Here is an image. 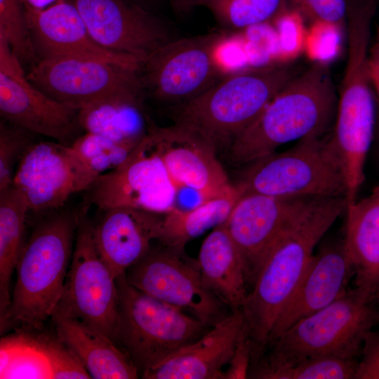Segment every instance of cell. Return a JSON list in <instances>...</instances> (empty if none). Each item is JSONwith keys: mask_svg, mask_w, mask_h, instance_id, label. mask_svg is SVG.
Here are the masks:
<instances>
[{"mask_svg": "<svg viewBox=\"0 0 379 379\" xmlns=\"http://www.w3.org/2000/svg\"><path fill=\"white\" fill-rule=\"evenodd\" d=\"M378 312L377 300L357 288L350 289L253 352L248 378L308 357L357 359L366 335L378 324Z\"/></svg>", "mask_w": 379, "mask_h": 379, "instance_id": "3957f363", "label": "cell"}, {"mask_svg": "<svg viewBox=\"0 0 379 379\" xmlns=\"http://www.w3.org/2000/svg\"><path fill=\"white\" fill-rule=\"evenodd\" d=\"M98 177L71 146L41 141L32 143L22 157L13 186L29 211L42 212L62 207L72 194L88 190Z\"/></svg>", "mask_w": 379, "mask_h": 379, "instance_id": "9a60e30c", "label": "cell"}, {"mask_svg": "<svg viewBox=\"0 0 379 379\" xmlns=\"http://www.w3.org/2000/svg\"><path fill=\"white\" fill-rule=\"evenodd\" d=\"M244 323L241 310L232 312L196 340L142 373L145 379H222Z\"/></svg>", "mask_w": 379, "mask_h": 379, "instance_id": "7402d4cb", "label": "cell"}, {"mask_svg": "<svg viewBox=\"0 0 379 379\" xmlns=\"http://www.w3.org/2000/svg\"><path fill=\"white\" fill-rule=\"evenodd\" d=\"M18 331L0 340V378H91L73 352L56 336Z\"/></svg>", "mask_w": 379, "mask_h": 379, "instance_id": "44dd1931", "label": "cell"}, {"mask_svg": "<svg viewBox=\"0 0 379 379\" xmlns=\"http://www.w3.org/2000/svg\"><path fill=\"white\" fill-rule=\"evenodd\" d=\"M354 379H379V328L366 335Z\"/></svg>", "mask_w": 379, "mask_h": 379, "instance_id": "74e56055", "label": "cell"}, {"mask_svg": "<svg viewBox=\"0 0 379 379\" xmlns=\"http://www.w3.org/2000/svg\"><path fill=\"white\" fill-rule=\"evenodd\" d=\"M345 244L354 270V288L379 300V184L346 205Z\"/></svg>", "mask_w": 379, "mask_h": 379, "instance_id": "cb8c5ba5", "label": "cell"}, {"mask_svg": "<svg viewBox=\"0 0 379 379\" xmlns=\"http://www.w3.org/2000/svg\"><path fill=\"white\" fill-rule=\"evenodd\" d=\"M52 99L77 110L119 98H143L140 71L86 57L41 60L26 74Z\"/></svg>", "mask_w": 379, "mask_h": 379, "instance_id": "9c48e42d", "label": "cell"}, {"mask_svg": "<svg viewBox=\"0 0 379 379\" xmlns=\"http://www.w3.org/2000/svg\"><path fill=\"white\" fill-rule=\"evenodd\" d=\"M78 118L84 132L136 145L147 134L149 125L139 98L100 101L79 109Z\"/></svg>", "mask_w": 379, "mask_h": 379, "instance_id": "4316f807", "label": "cell"}, {"mask_svg": "<svg viewBox=\"0 0 379 379\" xmlns=\"http://www.w3.org/2000/svg\"><path fill=\"white\" fill-rule=\"evenodd\" d=\"M338 97L325 64L294 77L230 145L231 158L249 164L286 143L331 132Z\"/></svg>", "mask_w": 379, "mask_h": 379, "instance_id": "7a4b0ae2", "label": "cell"}, {"mask_svg": "<svg viewBox=\"0 0 379 379\" xmlns=\"http://www.w3.org/2000/svg\"><path fill=\"white\" fill-rule=\"evenodd\" d=\"M367 55V69L375 102L379 109V26H377Z\"/></svg>", "mask_w": 379, "mask_h": 379, "instance_id": "ab89813d", "label": "cell"}, {"mask_svg": "<svg viewBox=\"0 0 379 379\" xmlns=\"http://www.w3.org/2000/svg\"><path fill=\"white\" fill-rule=\"evenodd\" d=\"M253 350V342L243 326L227 367L223 371L222 379L248 378Z\"/></svg>", "mask_w": 379, "mask_h": 379, "instance_id": "f35d334b", "label": "cell"}, {"mask_svg": "<svg viewBox=\"0 0 379 379\" xmlns=\"http://www.w3.org/2000/svg\"><path fill=\"white\" fill-rule=\"evenodd\" d=\"M200 0H171L173 7L179 13H187L197 7Z\"/></svg>", "mask_w": 379, "mask_h": 379, "instance_id": "b9f144b4", "label": "cell"}, {"mask_svg": "<svg viewBox=\"0 0 379 379\" xmlns=\"http://www.w3.org/2000/svg\"><path fill=\"white\" fill-rule=\"evenodd\" d=\"M79 110L43 93L27 78L23 65L0 33V114L3 119L71 146L84 131Z\"/></svg>", "mask_w": 379, "mask_h": 379, "instance_id": "4fadbf2b", "label": "cell"}, {"mask_svg": "<svg viewBox=\"0 0 379 379\" xmlns=\"http://www.w3.org/2000/svg\"><path fill=\"white\" fill-rule=\"evenodd\" d=\"M273 20L278 43L277 59L288 61L295 58L305 49L307 31L303 17L297 11L286 8Z\"/></svg>", "mask_w": 379, "mask_h": 379, "instance_id": "e575fe53", "label": "cell"}, {"mask_svg": "<svg viewBox=\"0 0 379 379\" xmlns=\"http://www.w3.org/2000/svg\"><path fill=\"white\" fill-rule=\"evenodd\" d=\"M378 305H379V300H378ZM378 325H379V312H378Z\"/></svg>", "mask_w": 379, "mask_h": 379, "instance_id": "7bdbcfd3", "label": "cell"}, {"mask_svg": "<svg viewBox=\"0 0 379 379\" xmlns=\"http://www.w3.org/2000/svg\"><path fill=\"white\" fill-rule=\"evenodd\" d=\"M286 67H262L223 77L177 107L175 122L194 129L216 147L232 143L294 77Z\"/></svg>", "mask_w": 379, "mask_h": 379, "instance_id": "5b68a950", "label": "cell"}, {"mask_svg": "<svg viewBox=\"0 0 379 379\" xmlns=\"http://www.w3.org/2000/svg\"><path fill=\"white\" fill-rule=\"evenodd\" d=\"M357 362L335 356L308 357L265 370L255 379H354Z\"/></svg>", "mask_w": 379, "mask_h": 379, "instance_id": "4dcf8cb0", "label": "cell"}, {"mask_svg": "<svg viewBox=\"0 0 379 379\" xmlns=\"http://www.w3.org/2000/svg\"><path fill=\"white\" fill-rule=\"evenodd\" d=\"M178 194L148 133L117 169L100 175L89 189L101 210L131 207L159 214L175 208Z\"/></svg>", "mask_w": 379, "mask_h": 379, "instance_id": "5bb4252c", "label": "cell"}, {"mask_svg": "<svg viewBox=\"0 0 379 379\" xmlns=\"http://www.w3.org/2000/svg\"><path fill=\"white\" fill-rule=\"evenodd\" d=\"M197 260L207 288L231 312L241 310L249 292L245 265L225 222L204 240Z\"/></svg>", "mask_w": 379, "mask_h": 379, "instance_id": "484cf974", "label": "cell"}, {"mask_svg": "<svg viewBox=\"0 0 379 379\" xmlns=\"http://www.w3.org/2000/svg\"><path fill=\"white\" fill-rule=\"evenodd\" d=\"M127 281L143 293L180 309L213 327L230 313L205 285L197 260L184 250L161 244L125 274Z\"/></svg>", "mask_w": 379, "mask_h": 379, "instance_id": "7c38bea8", "label": "cell"}, {"mask_svg": "<svg viewBox=\"0 0 379 379\" xmlns=\"http://www.w3.org/2000/svg\"><path fill=\"white\" fill-rule=\"evenodd\" d=\"M243 192L236 185L220 195L187 209L175 208L164 214L158 241L184 250L192 239L225 222Z\"/></svg>", "mask_w": 379, "mask_h": 379, "instance_id": "83f0119b", "label": "cell"}, {"mask_svg": "<svg viewBox=\"0 0 379 379\" xmlns=\"http://www.w3.org/2000/svg\"><path fill=\"white\" fill-rule=\"evenodd\" d=\"M54 313L77 319L116 342L119 317L117 279L100 258L93 224L87 220H79L65 284Z\"/></svg>", "mask_w": 379, "mask_h": 379, "instance_id": "8fae6325", "label": "cell"}, {"mask_svg": "<svg viewBox=\"0 0 379 379\" xmlns=\"http://www.w3.org/2000/svg\"><path fill=\"white\" fill-rule=\"evenodd\" d=\"M119 317L116 343L142 373L211 327L184 311L154 298L117 278Z\"/></svg>", "mask_w": 379, "mask_h": 379, "instance_id": "52a82bcc", "label": "cell"}, {"mask_svg": "<svg viewBox=\"0 0 379 379\" xmlns=\"http://www.w3.org/2000/svg\"><path fill=\"white\" fill-rule=\"evenodd\" d=\"M314 198H285L243 194L225 223L243 256L252 287L271 248L307 210Z\"/></svg>", "mask_w": 379, "mask_h": 379, "instance_id": "2e32d148", "label": "cell"}, {"mask_svg": "<svg viewBox=\"0 0 379 379\" xmlns=\"http://www.w3.org/2000/svg\"><path fill=\"white\" fill-rule=\"evenodd\" d=\"M354 277L353 264L344 239L323 244L313 254L266 345L295 322L344 295Z\"/></svg>", "mask_w": 379, "mask_h": 379, "instance_id": "ffe728a7", "label": "cell"}, {"mask_svg": "<svg viewBox=\"0 0 379 379\" xmlns=\"http://www.w3.org/2000/svg\"><path fill=\"white\" fill-rule=\"evenodd\" d=\"M236 185L243 194L285 198H345L347 190L331 133L305 138L286 151L249 163Z\"/></svg>", "mask_w": 379, "mask_h": 379, "instance_id": "8992f818", "label": "cell"}, {"mask_svg": "<svg viewBox=\"0 0 379 379\" xmlns=\"http://www.w3.org/2000/svg\"><path fill=\"white\" fill-rule=\"evenodd\" d=\"M287 2L312 23L322 22L343 27L348 13L345 0H287Z\"/></svg>", "mask_w": 379, "mask_h": 379, "instance_id": "8d00e7d4", "label": "cell"}, {"mask_svg": "<svg viewBox=\"0 0 379 379\" xmlns=\"http://www.w3.org/2000/svg\"><path fill=\"white\" fill-rule=\"evenodd\" d=\"M102 211L99 221L93 225V240L117 279L148 253L153 241H158L164 214L124 206Z\"/></svg>", "mask_w": 379, "mask_h": 379, "instance_id": "603a6c76", "label": "cell"}, {"mask_svg": "<svg viewBox=\"0 0 379 379\" xmlns=\"http://www.w3.org/2000/svg\"><path fill=\"white\" fill-rule=\"evenodd\" d=\"M375 99L367 69V49L348 48V57L331 132L346 182V204L357 199L365 180L364 166L373 138Z\"/></svg>", "mask_w": 379, "mask_h": 379, "instance_id": "ba28073f", "label": "cell"}, {"mask_svg": "<svg viewBox=\"0 0 379 379\" xmlns=\"http://www.w3.org/2000/svg\"><path fill=\"white\" fill-rule=\"evenodd\" d=\"M342 27L322 22H313L307 31L305 49L309 58L314 62L326 65L340 53Z\"/></svg>", "mask_w": 379, "mask_h": 379, "instance_id": "d590c367", "label": "cell"}, {"mask_svg": "<svg viewBox=\"0 0 379 379\" xmlns=\"http://www.w3.org/2000/svg\"><path fill=\"white\" fill-rule=\"evenodd\" d=\"M62 0H21L24 8L43 10Z\"/></svg>", "mask_w": 379, "mask_h": 379, "instance_id": "60d3db41", "label": "cell"}, {"mask_svg": "<svg viewBox=\"0 0 379 379\" xmlns=\"http://www.w3.org/2000/svg\"><path fill=\"white\" fill-rule=\"evenodd\" d=\"M58 337L77 357L91 378L134 379L138 369L115 341L82 321L54 313Z\"/></svg>", "mask_w": 379, "mask_h": 379, "instance_id": "d4e9b609", "label": "cell"}, {"mask_svg": "<svg viewBox=\"0 0 379 379\" xmlns=\"http://www.w3.org/2000/svg\"><path fill=\"white\" fill-rule=\"evenodd\" d=\"M138 145L84 132L71 147L83 162L100 176L120 167Z\"/></svg>", "mask_w": 379, "mask_h": 379, "instance_id": "1f68e13d", "label": "cell"}, {"mask_svg": "<svg viewBox=\"0 0 379 379\" xmlns=\"http://www.w3.org/2000/svg\"><path fill=\"white\" fill-rule=\"evenodd\" d=\"M24 8L38 62L56 58L86 57L141 70L142 65L138 60L107 50L94 40L71 0H62L43 10Z\"/></svg>", "mask_w": 379, "mask_h": 379, "instance_id": "d6986e66", "label": "cell"}, {"mask_svg": "<svg viewBox=\"0 0 379 379\" xmlns=\"http://www.w3.org/2000/svg\"><path fill=\"white\" fill-rule=\"evenodd\" d=\"M79 220L69 212L41 222L23 246L15 267L11 304L1 324L40 330L51 318L62 293Z\"/></svg>", "mask_w": 379, "mask_h": 379, "instance_id": "277c9868", "label": "cell"}, {"mask_svg": "<svg viewBox=\"0 0 379 379\" xmlns=\"http://www.w3.org/2000/svg\"><path fill=\"white\" fill-rule=\"evenodd\" d=\"M148 134L178 192L192 190L201 203L233 186L217 159L216 147L194 129L178 122L161 127L150 121Z\"/></svg>", "mask_w": 379, "mask_h": 379, "instance_id": "ac0fdd59", "label": "cell"}, {"mask_svg": "<svg viewBox=\"0 0 379 379\" xmlns=\"http://www.w3.org/2000/svg\"><path fill=\"white\" fill-rule=\"evenodd\" d=\"M23 195L13 185L0 192V321L11 304L10 283L22 246L27 213Z\"/></svg>", "mask_w": 379, "mask_h": 379, "instance_id": "f1b7e54d", "label": "cell"}, {"mask_svg": "<svg viewBox=\"0 0 379 379\" xmlns=\"http://www.w3.org/2000/svg\"><path fill=\"white\" fill-rule=\"evenodd\" d=\"M197 6L208 9L222 27L232 29L270 22L288 8L287 0H200Z\"/></svg>", "mask_w": 379, "mask_h": 379, "instance_id": "f546056e", "label": "cell"}, {"mask_svg": "<svg viewBox=\"0 0 379 379\" xmlns=\"http://www.w3.org/2000/svg\"><path fill=\"white\" fill-rule=\"evenodd\" d=\"M345 208L344 197L314 199L267 255L241 309L253 351L262 349L267 343L314 248Z\"/></svg>", "mask_w": 379, "mask_h": 379, "instance_id": "6da1fadb", "label": "cell"}, {"mask_svg": "<svg viewBox=\"0 0 379 379\" xmlns=\"http://www.w3.org/2000/svg\"><path fill=\"white\" fill-rule=\"evenodd\" d=\"M0 33L5 36L22 65L33 66L38 62L21 0H0Z\"/></svg>", "mask_w": 379, "mask_h": 379, "instance_id": "d6a6232c", "label": "cell"}, {"mask_svg": "<svg viewBox=\"0 0 379 379\" xmlns=\"http://www.w3.org/2000/svg\"><path fill=\"white\" fill-rule=\"evenodd\" d=\"M71 1L99 45L142 65L174 39L159 18L128 0Z\"/></svg>", "mask_w": 379, "mask_h": 379, "instance_id": "e0dca14e", "label": "cell"}, {"mask_svg": "<svg viewBox=\"0 0 379 379\" xmlns=\"http://www.w3.org/2000/svg\"><path fill=\"white\" fill-rule=\"evenodd\" d=\"M223 39L212 32L167 42L142 65L144 91L176 107L201 95L222 79L216 51Z\"/></svg>", "mask_w": 379, "mask_h": 379, "instance_id": "30bf717a", "label": "cell"}, {"mask_svg": "<svg viewBox=\"0 0 379 379\" xmlns=\"http://www.w3.org/2000/svg\"><path fill=\"white\" fill-rule=\"evenodd\" d=\"M31 131L1 119L0 121V192L13 185L16 167L34 143Z\"/></svg>", "mask_w": 379, "mask_h": 379, "instance_id": "836d02e7", "label": "cell"}]
</instances>
